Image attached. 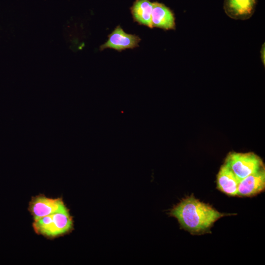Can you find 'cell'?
I'll return each mask as SVG.
<instances>
[{"label": "cell", "instance_id": "cell-7", "mask_svg": "<svg viewBox=\"0 0 265 265\" xmlns=\"http://www.w3.org/2000/svg\"><path fill=\"white\" fill-rule=\"evenodd\" d=\"M257 0H225L224 9L226 14L236 20H246L254 12Z\"/></svg>", "mask_w": 265, "mask_h": 265}, {"label": "cell", "instance_id": "cell-11", "mask_svg": "<svg viewBox=\"0 0 265 265\" xmlns=\"http://www.w3.org/2000/svg\"><path fill=\"white\" fill-rule=\"evenodd\" d=\"M261 56L263 62H264V64H265V45L263 46V47L262 48L261 50Z\"/></svg>", "mask_w": 265, "mask_h": 265}, {"label": "cell", "instance_id": "cell-3", "mask_svg": "<svg viewBox=\"0 0 265 265\" xmlns=\"http://www.w3.org/2000/svg\"><path fill=\"white\" fill-rule=\"evenodd\" d=\"M241 180L265 167L262 159L254 153L230 152L225 162Z\"/></svg>", "mask_w": 265, "mask_h": 265}, {"label": "cell", "instance_id": "cell-10", "mask_svg": "<svg viewBox=\"0 0 265 265\" xmlns=\"http://www.w3.org/2000/svg\"><path fill=\"white\" fill-rule=\"evenodd\" d=\"M152 10L153 2L149 0H135L131 8L134 21L150 28H153Z\"/></svg>", "mask_w": 265, "mask_h": 265}, {"label": "cell", "instance_id": "cell-9", "mask_svg": "<svg viewBox=\"0 0 265 265\" xmlns=\"http://www.w3.org/2000/svg\"><path fill=\"white\" fill-rule=\"evenodd\" d=\"M153 27H159L165 30L175 29V17L171 10L164 4L153 2L152 12Z\"/></svg>", "mask_w": 265, "mask_h": 265}, {"label": "cell", "instance_id": "cell-4", "mask_svg": "<svg viewBox=\"0 0 265 265\" xmlns=\"http://www.w3.org/2000/svg\"><path fill=\"white\" fill-rule=\"evenodd\" d=\"M68 209L62 197L50 198L44 194L32 196L27 208L33 221Z\"/></svg>", "mask_w": 265, "mask_h": 265}, {"label": "cell", "instance_id": "cell-5", "mask_svg": "<svg viewBox=\"0 0 265 265\" xmlns=\"http://www.w3.org/2000/svg\"><path fill=\"white\" fill-rule=\"evenodd\" d=\"M108 37L107 41L101 46V50L110 48L121 52L127 49H133L138 47L141 40L136 35L126 33L120 26H116Z\"/></svg>", "mask_w": 265, "mask_h": 265}, {"label": "cell", "instance_id": "cell-6", "mask_svg": "<svg viewBox=\"0 0 265 265\" xmlns=\"http://www.w3.org/2000/svg\"><path fill=\"white\" fill-rule=\"evenodd\" d=\"M265 189V169L262 168L240 180L237 196L253 197L264 191Z\"/></svg>", "mask_w": 265, "mask_h": 265}, {"label": "cell", "instance_id": "cell-2", "mask_svg": "<svg viewBox=\"0 0 265 265\" xmlns=\"http://www.w3.org/2000/svg\"><path fill=\"white\" fill-rule=\"evenodd\" d=\"M32 226L36 234L52 240L72 232L74 222L68 209L33 221Z\"/></svg>", "mask_w": 265, "mask_h": 265}, {"label": "cell", "instance_id": "cell-1", "mask_svg": "<svg viewBox=\"0 0 265 265\" xmlns=\"http://www.w3.org/2000/svg\"><path fill=\"white\" fill-rule=\"evenodd\" d=\"M235 214L224 213L195 198L193 194L183 199L170 211L182 229L193 235L211 233L213 224L220 218Z\"/></svg>", "mask_w": 265, "mask_h": 265}, {"label": "cell", "instance_id": "cell-8", "mask_svg": "<svg viewBox=\"0 0 265 265\" xmlns=\"http://www.w3.org/2000/svg\"><path fill=\"white\" fill-rule=\"evenodd\" d=\"M240 180L231 169L224 163L217 175V188L221 192L230 196H237Z\"/></svg>", "mask_w": 265, "mask_h": 265}]
</instances>
